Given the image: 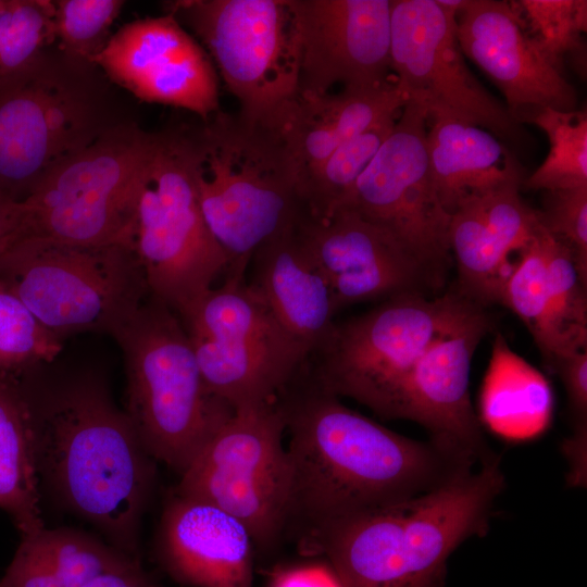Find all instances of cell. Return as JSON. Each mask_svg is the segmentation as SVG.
<instances>
[{"label": "cell", "instance_id": "38", "mask_svg": "<svg viewBox=\"0 0 587 587\" xmlns=\"http://www.w3.org/2000/svg\"><path fill=\"white\" fill-rule=\"evenodd\" d=\"M562 382L567 396L569 411L573 420V433L569 438L587 441V349L553 357L548 363Z\"/></svg>", "mask_w": 587, "mask_h": 587}, {"label": "cell", "instance_id": "8", "mask_svg": "<svg viewBox=\"0 0 587 587\" xmlns=\"http://www.w3.org/2000/svg\"><path fill=\"white\" fill-rule=\"evenodd\" d=\"M0 278L52 334H112L149 296L129 246H78L26 236L0 257Z\"/></svg>", "mask_w": 587, "mask_h": 587}, {"label": "cell", "instance_id": "9", "mask_svg": "<svg viewBox=\"0 0 587 587\" xmlns=\"http://www.w3.org/2000/svg\"><path fill=\"white\" fill-rule=\"evenodd\" d=\"M166 12L201 40L245 120L274 128L299 92L290 0H178Z\"/></svg>", "mask_w": 587, "mask_h": 587}, {"label": "cell", "instance_id": "2", "mask_svg": "<svg viewBox=\"0 0 587 587\" xmlns=\"http://www.w3.org/2000/svg\"><path fill=\"white\" fill-rule=\"evenodd\" d=\"M39 483L110 545L139 561L155 461L98 382H78L33 405Z\"/></svg>", "mask_w": 587, "mask_h": 587}, {"label": "cell", "instance_id": "24", "mask_svg": "<svg viewBox=\"0 0 587 587\" xmlns=\"http://www.w3.org/2000/svg\"><path fill=\"white\" fill-rule=\"evenodd\" d=\"M407 100L394 77L386 84L338 93L299 95L280 117L278 134L299 182L340 146L399 115Z\"/></svg>", "mask_w": 587, "mask_h": 587}, {"label": "cell", "instance_id": "7", "mask_svg": "<svg viewBox=\"0 0 587 587\" xmlns=\"http://www.w3.org/2000/svg\"><path fill=\"white\" fill-rule=\"evenodd\" d=\"M485 310L457 289L435 298L414 292L390 297L366 313L335 322L309 355L314 361L312 380L385 419L423 353Z\"/></svg>", "mask_w": 587, "mask_h": 587}, {"label": "cell", "instance_id": "14", "mask_svg": "<svg viewBox=\"0 0 587 587\" xmlns=\"http://www.w3.org/2000/svg\"><path fill=\"white\" fill-rule=\"evenodd\" d=\"M68 71L42 54L26 72L0 86V191L24 201L60 162L110 126Z\"/></svg>", "mask_w": 587, "mask_h": 587}, {"label": "cell", "instance_id": "23", "mask_svg": "<svg viewBox=\"0 0 587 587\" xmlns=\"http://www.w3.org/2000/svg\"><path fill=\"white\" fill-rule=\"evenodd\" d=\"M249 265L248 284L278 324L312 353L332 332L337 310L299 224L262 245Z\"/></svg>", "mask_w": 587, "mask_h": 587}, {"label": "cell", "instance_id": "32", "mask_svg": "<svg viewBox=\"0 0 587 587\" xmlns=\"http://www.w3.org/2000/svg\"><path fill=\"white\" fill-rule=\"evenodd\" d=\"M540 241L551 314L563 353L587 349V280L569 249L544 227Z\"/></svg>", "mask_w": 587, "mask_h": 587}, {"label": "cell", "instance_id": "13", "mask_svg": "<svg viewBox=\"0 0 587 587\" xmlns=\"http://www.w3.org/2000/svg\"><path fill=\"white\" fill-rule=\"evenodd\" d=\"M428 114L407 101L391 133L341 209L387 233L441 286L452 257L450 214L439 199L427 153Z\"/></svg>", "mask_w": 587, "mask_h": 587}, {"label": "cell", "instance_id": "16", "mask_svg": "<svg viewBox=\"0 0 587 587\" xmlns=\"http://www.w3.org/2000/svg\"><path fill=\"white\" fill-rule=\"evenodd\" d=\"M91 64L141 101L185 109L202 121L220 111L210 55L170 12L124 24Z\"/></svg>", "mask_w": 587, "mask_h": 587}, {"label": "cell", "instance_id": "11", "mask_svg": "<svg viewBox=\"0 0 587 587\" xmlns=\"http://www.w3.org/2000/svg\"><path fill=\"white\" fill-rule=\"evenodd\" d=\"M180 321L207 387L233 410L274 401L311 354L245 277L226 275Z\"/></svg>", "mask_w": 587, "mask_h": 587}, {"label": "cell", "instance_id": "22", "mask_svg": "<svg viewBox=\"0 0 587 587\" xmlns=\"http://www.w3.org/2000/svg\"><path fill=\"white\" fill-rule=\"evenodd\" d=\"M253 544L241 521L209 502L176 495L163 511L161 560L191 587H252Z\"/></svg>", "mask_w": 587, "mask_h": 587}, {"label": "cell", "instance_id": "20", "mask_svg": "<svg viewBox=\"0 0 587 587\" xmlns=\"http://www.w3.org/2000/svg\"><path fill=\"white\" fill-rule=\"evenodd\" d=\"M300 233L324 274L337 312L401 294L440 286L387 233L349 209L305 215Z\"/></svg>", "mask_w": 587, "mask_h": 587}, {"label": "cell", "instance_id": "42", "mask_svg": "<svg viewBox=\"0 0 587 587\" xmlns=\"http://www.w3.org/2000/svg\"><path fill=\"white\" fill-rule=\"evenodd\" d=\"M82 587H155L140 565L103 574Z\"/></svg>", "mask_w": 587, "mask_h": 587}, {"label": "cell", "instance_id": "27", "mask_svg": "<svg viewBox=\"0 0 587 587\" xmlns=\"http://www.w3.org/2000/svg\"><path fill=\"white\" fill-rule=\"evenodd\" d=\"M530 371L494 370L486 378L482 395L483 420L504 438H532L540 434L549 422L550 389L540 375Z\"/></svg>", "mask_w": 587, "mask_h": 587}, {"label": "cell", "instance_id": "15", "mask_svg": "<svg viewBox=\"0 0 587 587\" xmlns=\"http://www.w3.org/2000/svg\"><path fill=\"white\" fill-rule=\"evenodd\" d=\"M390 71L405 100L421 104L428 120L451 117L501 139H523L522 125L467 67L457 12L442 0H391Z\"/></svg>", "mask_w": 587, "mask_h": 587}, {"label": "cell", "instance_id": "26", "mask_svg": "<svg viewBox=\"0 0 587 587\" xmlns=\"http://www.w3.org/2000/svg\"><path fill=\"white\" fill-rule=\"evenodd\" d=\"M33 403L15 373L0 371V511L22 537L45 528Z\"/></svg>", "mask_w": 587, "mask_h": 587}, {"label": "cell", "instance_id": "19", "mask_svg": "<svg viewBox=\"0 0 587 587\" xmlns=\"http://www.w3.org/2000/svg\"><path fill=\"white\" fill-rule=\"evenodd\" d=\"M461 51L496 85L513 120L530 123L545 109L576 110V93L562 63L526 32L511 4L463 0L457 12Z\"/></svg>", "mask_w": 587, "mask_h": 587}, {"label": "cell", "instance_id": "18", "mask_svg": "<svg viewBox=\"0 0 587 587\" xmlns=\"http://www.w3.org/2000/svg\"><path fill=\"white\" fill-rule=\"evenodd\" d=\"M299 50V95L388 83L391 0H290Z\"/></svg>", "mask_w": 587, "mask_h": 587}, {"label": "cell", "instance_id": "41", "mask_svg": "<svg viewBox=\"0 0 587 587\" xmlns=\"http://www.w3.org/2000/svg\"><path fill=\"white\" fill-rule=\"evenodd\" d=\"M28 235L27 210L24 202L0 191V257Z\"/></svg>", "mask_w": 587, "mask_h": 587}, {"label": "cell", "instance_id": "29", "mask_svg": "<svg viewBox=\"0 0 587 587\" xmlns=\"http://www.w3.org/2000/svg\"><path fill=\"white\" fill-rule=\"evenodd\" d=\"M541 228L536 238L519 254L504 278L499 303L522 321L547 364L553 357L562 354L563 348L549 303L540 241Z\"/></svg>", "mask_w": 587, "mask_h": 587}, {"label": "cell", "instance_id": "12", "mask_svg": "<svg viewBox=\"0 0 587 587\" xmlns=\"http://www.w3.org/2000/svg\"><path fill=\"white\" fill-rule=\"evenodd\" d=\"M276 401L233 411L188 469L177 495L209 502L241 521L267 546L289 517L290 473Z\"/></svg>", "mask_w": 587, "mask_h": 587}, {"label": "cell", "instance_id": "30", "mask_svg": "<svg viewBox=\"0 0 587 587\" xmlns=\"http://www.w3.org/2000/svg\"><path fill=\"white\" fill-rule=\"evenodd\" d=\"M530 123L546 134L549 151L525 180L526 187L554 191L587 186L586 111L545 109Z\"/></svg>", "mask_w": 587, "mask_h": 587}, {"label": "cell", "instance_id": "21", "mask_svg": "<svg viewBox=\"0 0 587 587\" xmlns=\"http://www.w3.org/2000/svg\"><path fill=\"white\" fill-rule=\"evenodd\" d=\"M520 185H504L462 200L451 213L449 248L458 272L457 290L487 308L499 303L504 278L538 235L537 210L520 195Z\"/></svg>", "mask_w": 587, "mask_h": 587}, {"label": "cell", "instance_id": "35", "mask_svg": "<svg viewBox=\"0 0 587 587\" xmlns=\"http://www.w3.org/2000/svg\"><path fill=\"white\" fill-rule=\"evenodd\" d=\"M512 8L529 36L554 60L583 54L587 29L586 0H520Z\"/></svg>", "mask_w": 587, "mask_h": 587}, {"label": "cell", "instance_id": "34", "mask_svg": "<svg viewBox=\"0 0 587 587\" xmlns=\"http://www.w3.org/2000/svg\"><path fill=\"white\" fill-rule=\"evenodd\" d=\"M62 339L43 327L0 278V371L16 373L51 361Z\"/></svg>", "mask_w": 587, "mask_h": 587}, {"label": "cell", "instance_id": "1", "mask_svg": "<svg viewBox=\"0 0 587 587\" xmlns=\"http://www.w3.org/2000/svg\"><path fill=\"white\" fill-rule=\"evenodd\" d=\"M278 404L289 432V516L314 528L423 495L473 469L346 407L313 380Z\"/></svg>", "mask_w": 587, "mask_h": 587}, {"label": "cell", "instance_id": "31", "mask_svg": "<svg viewBox=\"0 0 587 587\" xmlns=\"http://www.w3.org/2000/svg\"><path fill=\"white\" fill-rule=\"evenodd\" d=\"M64 587H82L114 571L140 565L112 545L70 527H45L30 536Z\"/></svg>", "mask_w": 587, "mask_h": 587}, {"label": "cell", "instance_id": "17", "mask_svg": "<svg viewBox=\"0 0 587 587\" xmlns=\"http://www.w3.org/2000/svg\"><path fill=\"white\" fill-rule=\"evenodd\" d=\"M491 328L485 310L434 342L409 372L385 417L417 423L429 441L471 467L500 459L483 434L470 396L472 359Z\"/></svg>", "mask_w": 587, "mask_h": 587}, {"label": "cell", "instance_id": "39", "mask_svg": "<svg viewBox=\"0 0 587 587\" xmlns=\"http://www.w3.org/2000/svg\"><path fill=\"white\" fill-rule=\"evenodd\" d=\"M0 587H64L35 541L22 537L21 542L0 577Z\"/></svg>", "mask_w": 587, "mask_h": 587}, {"label": "cell", "instance_id": "5", "mask_svg": "<svg viewBox=\"0 0 587 587\" xmlns=\"http://www.w3.org/2000/svg\"><path fill=\"white\" fill-rule=\"evenodd\" d=\"M112 337L125 360V413L150 457L180 476L234 410L207 387L182 321L162 301L149 295Z\"/></svg>", "mask_w": 587, "mask_h": 587}, {"label": "cell", "instance_id": "40", "mask_svg": "<svg viewBox=\"0 0 587 587\" xmlns=\"http://www.w3.org/2000/svg\"><path fill=\"white\" fill-rule=\"evenodd\" d=\"M270 587H344V585L328 563H310L278 572L274 575Z\"/></svg>", "mask_w": 587, "mask_h": 587}, {"label": "cell", "instance_id": "36", "mask_svg": "<svg viewBox=\"0 0 587 587\" xmlns=\"http://www.w3.org/2000/svg\"><path fill=\"white\" fill-rule=\"evenodd\" d=\"M123 5L121 0L54 1L55 40L63 54L91 64L110 38L108 32Z\"/></svg>", "mask_w": 587, "mask_h": 587}, {"label": "cell", "instance_id": "25", "mask_svg": "<svg viewBox=\"0 0 587 587\" xmlns=\"http://www.w3.org/2000/svg\"><path fill=\"white\" fill-rule=\"evenodd\" d=\"M428 121L429 167L441 204L450 215L472 195L524 182L520 162L490 132L451 117Z\"/></svg>", "mask_w": 587, "mask_h": 587}, {"label": "cell", "instance_id": "10", "mask_svg": "<svg viewBox=\"0 0 587 587\" xmlns=\"http://www.w3.org/2000/svg\"><path fill=\"white\" fill-rule=\"evenodd\" d=\"M152 141L134 125L110 126L55 165L23 201L29 236L132 248L137 185Z\"/></svg>", "mask_w": 587, "mask_h": 587}, {"label": "cell", "instance_id": "37", "mask_svg": "<svg viewBox=\"0 0 587 587\" xmlns=\"http://www.w3.org/2000/svg\"><path fill=\"white\" fill-rule=\"evenodd\" d=\"M537 215L541 226L569 249L587 280V186L546 191Z\"/></svg>", "mask_w": 587, "mask_h": 587}, {"label": "cell", "instance_id": "28", "mask_svg": "<svg viewBox=\"0 0 587 587\" xmlns=\"http://www.w3.org/2000/svg\"><path fill=\"white\" fill-rule=\"evenodd\" d=\"M397 117L385 120L344 143L302 177L300 192L308 215L325 217L345 207Z\"/></svg>", "mask_w": 587, "mask_h": 587}, {"label": "cell", "instance_id": "4", "mask_svg": "<svg viewBox=\"0 0 587 587\" xmlns=\"http://www.w3.org/2000/svg\"><path fill=\"white\" fill-rule=\"evenodd\" d=\"M193 176L207 226L245 277L254 252L308 214L298 171L278 134L221 110L189 129Z\"/></svg>", "mask_w": 587, "mask_h": 587}, {"label": "cell", "instance_id": "33", "mask_svg": "<svg viewBox=\"0 0 587 587\" xmlns=\"http://www.w3.org/2000/svg\"><path fill=\"white\" fill-rule=\"evenodd\" d=\"M53 41L54 1L0 0V86L26 72Z\"/></svg>", "mask_w": 587, "mask_h": 587}, {"label": "cell", "instance_id": "3", "mask_svg": "<svg viewBox=\"0 0 587 587\" xmlns=\"http://www.w3.org/2000/svg\"><path fill=\"white\" fill-rule=\"evenodd\" d=\"M500 459L423 495L315 529L344 587H441L450 554L484 536L504 488Z\"/></svg>", "mask_w": 587, "mask_h": 587}, {"label": "cell", "instance_id": "6", "mask_svg": "<svg viewBox=\"0 0 587 587\" xmlns=\"http://www.w3.org/2000/svg\"><path fill=\"white\" fill-rule=\"evenodd\" d=\"M132 249L149 295L180 320L225 274L226 257L199 203L189 129L153 134L137 185Z\"/></svg>", "mask_w": 587, "mask_h": 587}]
</instances>
